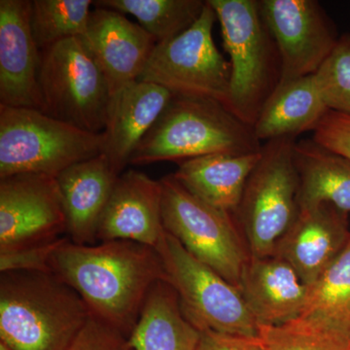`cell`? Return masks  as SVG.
I'll return each mask as SVG.
<instances>
[{
    "label": "cell",
    "mask_w": 350,
    "mask_h": 350,
    "mask_svg": "<svg viewBox=\"0 0 350 350\" xmlns=\"http://www.w3.org/2000/svg\"><path fill=\"white\" fill-rule=\"evenodd\" d=\"M50 268L81 297L92 317L128 338L151 288L165 280L155 248L131 241L80 245L68 239Z\"/></svg>",
    "instance_id": "1"
},
{
    "label": "cell",
    "mask_w": 350,
    "mask_h": 350,
    "mask_svg": "<svg viewBox=\"0 0 350 350\" xmlns=\"http://www.w3.org/2000/svg\"><path fill=\"white\" fill-rule=\"evenodd\" d=\"M31 13L29 0H0V105L42 111Z\"/></svg>",
    "instance_id": "14"
},
{
    "label": "cell",
    "mask_w": 350,
    "mask_h": 350,
    "mask_svg": "<svg viewBox=\"0 0 350 350\" xmlns=\"http://www.w3.org/2000/svg\"><path fill=\"white\" fill-rule=\"evenodd\" d=\"M298 319L350 344V241L323 275L308 286Z\"/></svg>",
    "instance_id": "24"
},
{
    "label": "cell",
    "mask_w": 350,
    "mask_h": 350,
    "mask_svg": "<svg viewBox=\"0 0 350 350\" xmlns=\"http://www.w3.org/2000/svg\"><path fill=\"white\" fill-rule=\"evenodd\" d=\"M42 112L90 133L105 131L112 92L79 38L40 51Z\"/></svg>",
    "instance_id": "8"
},
{
    "label": "cell",
    "mask_w": 350,
    "mask_h": 350,
    "mask_svg": "<svg viewBox=\"0 0 350 350\" xmlns=\"http://www.w3.org/2000/svg\"><path fill=\"white\" fill-rule=\"evenodd\" d=\"M197 350H262L258 337L200 331Z\"/></svg>",
    "instance_id": "32"
},
{
    "label": "cell",
    "mask_w": 350,
    "mask_h": 350,
    "mask_svg": "<svg viewBox=\"0 0 350 350\" xmlns=\"http://www.w3.org/2000/svg\"><path fill=\"white\" fill-rule=\"evenodd\" d=\"M258 338L262 350H350L347 340L300 319L280 325H259Z\"/></svg>",
    "instance_id": "27"
},
{
    "label": "cell",
    "mask_w": 350,
    "mask_h": 350,
    "mask_svg": "<svg viewBox=\"0 0 350 350\" xmlns=\"http://www.w3.org/2000/svg\"><path fill=\"white\" fill-rule=\"evenodd\" d=\"M220 23L230 57L228 108L254 126L282 77V59L256 0H208Z\"/></svg>",
    "instance_id": "4"
},
{
    "label": "cell",
    "mask_w": 350,
    "mask_h": 350,
    "mask_svg": "<svg viewBox=\"0 0 350 350\" xmlns=\"http://www.w3.org/2000/svg\"><path fill=\"white\" fill-rule=\"evenodd\" d=\"M261 156L213 154L178 163L174 178L191 194L220 211L234 213L246 182Z\"/></svg>",
    "instance_id": "20"
},
{
    "label": "cell",
    "mask_w": 350,
    "mask_h": 350,
    "mask_svg": "<svg viewBox=\"0 0 350 350\" xmlns=\"http://www.w3.org/2000/svg\"><path fill=\"white\" fill-rule=\"evenodd\" d=\"M215 11L206 2L190 29L167 42L157 44L138 81L150 82L174 96L208 98L228 108L231 66L213 38Z\"/></svg>",
    "instance_id": "10"
},
{
    "label": "cell",
    "mask_w": 350,
    "mask_h": 350,
    "mask_svg": "<svg viewBox=\"0 0 350 350\" xmlns=\"http://www.w3.org/2000/svg\"><path fill=\"white\" fill-rule=\"evenodd\" d=\"M239 289L258 326L280 325L298 319L308 294V286L296 271L275 255H250Z\"/></svg>",
    "instance_id": "19"
},
{
    "label": "cell",
    "mask_w": 350,
    "mask_h": 350,
    "mask_svg": "<svg viewBox=\"0 0 350 350\" xmlns=\"http://www.w3.org/2000/svg\"><path fill=\"white\" fill-rule=\"evenodd\" d=\"M295 137L269 140L250 175L238 209L250 256H273L276 244L298 214L299 174Z\"/></svg>",
    "instance_id": "6"
},
{
    "label": "cell",
    "mask_w": 350,
    "mask_h": 350,
    "mask_svg": "<svg viewBox=\"0 0 350 350\" xmlns=\"http://www.w3.org/2000/svg\"><path fill=\"white\" fill-rule=\"evenodd\" d=\"M160 181L165 231L196 259L239 288L250 253L239 237L232 214L191 194L174 174L165 175Z\"/></svg>",
    "instance_id": "9"
},
{
    "label": "cell",
    "mask_w": 350,
    "mask_h": 350,
    "mask_svg": "<svg viewBox=\"0 0 350 350\" xmlns=\"http://www.w3.org/2000/svg\"><path fill=\"white\" fill-rule=\"evenodd\" d=\"M314 81L329 110L350 116V33L340 36Z\"/></svg>",
    "instance_id": "28"
},
{
    "label": "cell",
    "mask_w": 350,
    "mask_h": 350,
    "mask_svg": "<svg viewBox=\"0 0 350 350\" xmlns=\"http://www.w3.org/2000/svg\"><path fill=\"white\" fill-rule=\"evenodd\" d=\"M0 350H14V349H11V347H9L8 345L5 344V342H2V340H0Z\"/></svg>",
    "instance_id": "33"
},
{
    "label": "cell",
    "mask_w": 350,
    "mask_h": 350,
    "mask_svg": "<svg viewBox=\"0 0 350 350\" xmlns=\"http://www.w3.org/2000/svg\"><path fill=\"white\" fill-rule=\"evenodd\" d=\"M162 184L130 170L120 174L101 217L98 243L131 241L155 248L165 228Z\"/></svg>",
    "instance_id": "16"
},
{
    "label": "cell",
    "mask_w": 350,
    "mask_h": 350,
    "mask_svg": "<svg viewBox=\"0 0 350 350\" xmlns=\"http://www.w3.org/2000/svg\"><path fill=\"white\" fill-rule=\"evenodd\" d=\"M92 0H33L31 25L39 51L70 38H79L91 15Z\"/></svg>",
    "instance_id": "26"
},
{
    "label": "cell",
    "mask_w": 350,
    "mask_h": 350,
    "mask_svg": "<svg viewBox=\"0 0 350 350\" xmlns=\"http://www.w3.org/2000/svg\"><path fill=\"white\" fill-rule=\"evenodd\" d=\"M259 9L282 59L278 86L315 75L340 38L319 2L262 0Z\"/></svg>",
    "instance_id": "11"
},
{
    "label": "cell",
    "mask_w": 350,
    "mask_h": 350,
    "mask_svg": "<svg viewBox=\"0 0 350 350\" xmlns=\"http://www.w3.org/2000/svg\"><path fill=\"white\" fill-rule=\"evenodd\" d=\"M202 0H98L94 5L130 14L155 39L167 42L190 29L202 15Z\"/></svg>",
    "instance_id": "25"
},
{
    "label": "cell",
    "mask_w": 350,
    "mask_h": 350,
    "mask_svg": "<svg viewBox=\"0 0 350 350\" xmlns=\"http://www.w3.org/2000/svg\"><path fill=\"white\" fill-rule=\"evenodd\" d=\"M68 238L39 244L23 250L0 252V271H41L52 273L51 260L57 248Z\"/></svg>",
    "instance_id": "29"
},
{
    "label": "cell",
    "mask_w": 350,
    "mask_h": 350,
    "mask_svg": "<svg viewBox=\"0 0 350 350\" xmlns=\"http://www.w3.org/2000/svg\"><path fill=\"white\" fill-rule=\"evenodd\" d=\"M312 140L350 160V116L329 110L313 131Z\"/></svg>",
    "instance_id": "31"
},
{
    "label": "cell",
    "mask_w": 350,
    "mask_h": 350,
    "mask_svg": "<svg viewBox=\"0 0 350 350\" xmlns=\"http://www.w3.org/2000/svg\"><path fill=\"white\" fill-rule=\"evenodd\" d=\"M174 98L154 83L135 81L112 96L105 135V154L118 174Z\"/></svg>",
    "instance_id": "18"
},
{
    "label": "cell",
    "mask_w": 350,
    "mask_h": 350,
    "mask_svg": "<svg viewBox=\"0 0 350 350\" xmlns=\"http://www.w3.org/2000/svg\"><path fill=\"white\" fill-rule=\"evenodd\" d=\"M68 350H133L129 338L100 320L90 317Z\"/></svg>",
    "instance_id": "30"
},
{
    "label": "cell",
    "mask_w": 350,
    "mask_h": 350,
    "mask_svg": "<svg viewBox=\"0 0 350 350\" xmlns=\"http://www.w3.org/2000/svg\"><path fill=\"white\" fill-rule=\"evenodd\" d=\"M119 175L105 154L75 163L57 175L66 234L73 243H98L101 217Z\"/></svg>",
    "instance_id": "17"
},
{
    "label": "cell",
    "mask_w": 350,
    "mask_h": 350,
    "mask_svg": "<svg viewBox=\"0 0 350 350\" xmlns=\"http://www.w3.org/2000/svg\"><path fill=\"white\" fill-rule=\"evenodd\" d=\"M200 337L184 317L174 288L160 280L147 295L129 342L133 350H197Z\"/></svg>",
    "instance_id": "21"
},
{
    "label": "cell",
    "mask_w": 350,
    "mask_h": 350,
    "mask_svg": "<svg viewBox=\"0 0 350 350\" xmlns=\"http://www.w3.org/2000/svg\"><path fill=\"white\" fill-rule=\"evenodd\" d=\"M64 232L56 177L19 174L0 179V252L51 243Z\"/></svg>",
    "instance_id": "12"
},
{
    "label": "cell",
    "mask_w": 350,
    "mask_h": 350,
    "mask_svg": "<svg viewBox=\"0 0 350 350\" xmlns=\"http://www.w3.org/2000/svg\"><path fill=\"white\" fill-rule=\"evenodd\" d=\"M79 39L107 78L113 96L137 81L157 45L142 25L100 7L92 10Z\"/></svg>",
    "instance_id": "13"
},
{
    "label": "cell",
    "mask_w": 350,
    "mask_h": 350,
    "mask_svg": "<svg viewBox=\"0 0 350 350\" xmlns=\"http://www.w3.org/2000/svg\"><path fill=\"white\" fill-rule=\"evenodd\" d=\"M329 111L320 96L314 75L276 88L255 123L259 142L282 137H295L314 131Z\"/></svg>",
    "instance_id": "23"
},
{
    "label": "cell",
    "mask_w": 350,
    "mask_h": 350,
    "mask_svg": "<svg viewBox=\"0 0 350 350\" xmlns=\"http://www.w3.org/2000/svg\"><path fill=\"white\" fill-rule=\"evenodd\" d=\"M350 241L347 213L329 204L299 209L273 255L286 261L306 286L323 275Z\"/></svg>",
    "instance_id": "15"
},
{
    "label": "cell",
    "mask_w": 350,
    "mask_h": 350,
    "mask_svg": "<svg viewBox=\"0 0 350 350\" xmlns=\"http://www.w3.org/2000/svg\"><path fill=\"white\" fill-rule=\"evenodd\" d=\"M295 163L299 174L298 208L332 204L350 213V160L317 142H296Z\"/></svg>",
    "instance_id": "22"
},
{
    "label": "cell",
    "mask_w": 350,
    "mask_h": 350,
    "mask_svg": "<svg viewBox=\"0 0 350 350\" xmlns=\"http://www.w3.org/2000/svg\"><path fill=\"white\" fill-rule=\"evenodd\" d=\"M94 133L40 110L0 105V179L19 174L57 177L71 165L105 152Z\"/></svg>",
    "instance_id": "5"
},
{
    "label": "cell",
    "mask_w": 350,
    "mask_h": 350,
    "mask_svg": "<svg viewBox=\"0 0 350 350\" xmlns=\"http://www.w3.org/2000/svg\"><path fill=\"white\" fill-rule=\"evenodd\" d=\"M90 317L81 297L53 273L0 276V340L14 350H68Z\"/></svg>",
    "instance_id": "2"
},
{
    "label": "cell",
    "mask_w": 350,
    "mask_h": 350,
    "mask_svg": "<svg viewBox=\"0 0 350 350\" xmlns=\"http://www.w3.org/2000/svg\"><path fill=\"white\" fill-rule=\"evenodd\" d=\"M165 282L176 292L186 319L198 330L258 337V324L239 288L196 259L165 230L156 247Z\"/></svg>",
    "instance_id": "7"
},
{
    "label": "cell",
    "mask_w": 350,
    "mask_h": 350,
    "mask_svg": "<svg viewBox=\"0 0 350 350\" xmlns=\"http://www.w3.org/2000/svg\"><path fill=\"white\" fill-rule=\"evenodd\" d=\"M254 129L221 103L174 96L131 157L130 165L181 161L213 154L257 153Z\"/></svg>",
    "instance_id": "3"
}]
</instances>
